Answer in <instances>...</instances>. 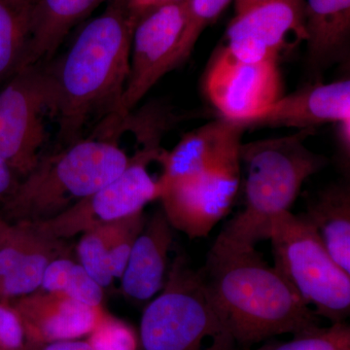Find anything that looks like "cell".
Masks as SVG:
<instances>
[{
  "mask_svg": "<svg viewBox=\"0 0 350 350\" xmlns=\"http://www.w3.org/2000/svg\"><path fill=\"white\" fill-rule=\"evenodd\" d=\"M21 179L5 159L0 155V204H4L14 194Z\"/></svg>",
  "mask_w": 350,
  "mask_h": 350,
  "instance_id": "cell-30",
  "label": "cell"
},
{
  "mask_svg": "<svg viewBox=\"0 0 350 350\" xmlns=\"http://www.w3.org/2000/svg\"><path fill=\"white\" fill-rule=\"evenodd\" d=\"M241 165L218 167L163 186L159 200L172 227L191 239L208 236L231 211L241 182Z\"/></svg>",
  "mask_w": 350,
  "mask_h": 350,
  "instance_id": "cell-10",
  "label": "cell"
},
{
  "mask_svg": "<svg viewBox=\"0 0 350 350\" xmlns=\"http://www.w3.org/2000/svg\"><path fill=\"white\" fill-rule=\"evenodd\" d=\"M338 126V147H340V154H342L344 165L347 167L349 165L350 154V118L344 120L337 123Z\"/></svg>",
  "mask_w": 350,
  "mask_h": 350,
  "instance_id": "cell-33",
  "label": "cell"
},
{
  "mask_svg": "<svg viewBox=\"0 0 350 350\" xmlns=\"http://www.w3.org/2000/svg\"><path fill=\"white\" fill-rule=\"evenodd\" d=\"M188 1L155 7L137 20L131 38L130 71L120 107L121 123L157 82L175 69V54L188 19Z\"/></svg>",
  "mask_w": 350,
  "mask_h": 350,
  "instance_id": "cell-9",
  "label": "cell"
},
{
  "mask_svg": "<svg viewBox=\"0 0 350 350\" xmlns=\"http://www.w3.org/2000/svg\"><path fill=\"white\" fill-rule=\"evenodd\" d=\"M52 107L49 63L25 66L0 87V155L20 179L40 160Z\"/></svg>",
  "mask_w": 350,
  "mask_h": 350,
  "instance_id": "cell-7",
  "label": "cell"
},
{
  "mask_svg": "<svg viewBox=\"0 0 350 350\" xmlns=\"http://www.w3.org/2000/svg\"><path fill=\"white\" fill-rule=\"evenodd\" d=\"M287 342H273L257 350H350V327L347 321L317 326L294 334Z\"/></svg>",
  "mask_w": 350,
  "mask_h": 350,
  "instance_id": "cell-23",
  "label": "cell"
},
{
  "mask_svg": "<svg viewBox=\"0 0 350 350\" xmlns=\"http://www.w3.org/2000/svg\"><path fill=\"white\" fill-rule=\"evenodd\" d=\"M291 36L306 40V0H265L234 16L223 49L247 63L278 59Z\"/></svg>",
  "mask_w": 350,
  "mask_h": 350,
  "instance_id": "cell-12",
  "label": "cell"
},
{
  "mask_svg": "<svg viewBox=\"0 0 350 350\" xmlns=\"http://www.w3.org/2000/svg\"><path fill=\"white\" fill-rule=\"evenodd\" d=\"M269 239L273 267L315 314L331 323L345 321L350 313V275L332 258L305 216L291 211L276 216Z\"/></svg>",
  "mask_w": 350,
  "mask_h": 350,
  "instance_id": "cell-6",
  "label": "cell"
},
{
  "mask_svg": "<svg viewBox=\"0 0 350 350\" xmlns=\"http://www.w3.org/2000/svg\"><path fill=\"white\" fill-rule=\"evenodd\" d=\"M338 266L350 275V188L332 183L308 197L301 213Z\"/></svg>",
  "mask_w": 350,
  "mask_h": 350,
  "instance_id": "cell-18",
  "label": "cell"
},
{
  "mask_svg": "<svg viewBox=\"0 0 350 350\" xmlns=\"http://www.w3.org/2000/svg\"><path fill=\"white\" fill-rule=\"evenodd\" d=\"M306 31L313 66L338 61L349 45L350 0H306Z\"/></svg>",
  "mask_w": 350,
  "mask_h": 350,
  "instance_id": "cell-19",
  "label": "cell"
},
{
  "mask_svg": "<svg viewBox=\"0 0 350 350\" xmlns=\"http://www.w3.org/2000/svg\"><path fill=\"white\" fill-rule=\"evenodd\" d=\"M39 234L32 250L10 273L0 278V301L11 304L38 291L48 265L57 258L68 256L66 241Z\"/></svg>",
  "mask_w": 350,
  "mask_h": 350,
  "instance_id": "cell-21",
  "label": "cell"
},
{
  "mask_svg": "<svg viewBox=\"0 0 350 350\" xmlns=\"http://www.w3.org/2000/svg\"><path fill=\"white\" fill-rule=\"evenodd\" d=\"M86 340L93 350H139L135 329L107 312Z\"/></svg>",
  "mask_w": 350,
  "mask_h": 350,
  "instance_id": "cell-27",
  "label": "cell"
},
{
  "mask_svg": "<svg viewBox=\"0 0 350 350\" xmlns=\"http://www.w3.org/2000/svg\"><path fill=\"white\" fill-rule=\"evenodd\" d=\"M350 118V81L313 85L278 100L244 128H295L313 130Z\"/></svg>",
  "mask_w": 350,
  "mask_h": 350,
  "instance_id": "cell-14",
  "label": "cell"
},
{
  "mask_svg": "<svg viewBox=\"0 0 350 350\" xmlns=\"http://www.w3.org/2000/svg\"><path fill=\"white\" fill-rule=\"evenodd\" d=\"M0 350H27L24 324L12 304L0 301Z\"/></svg>",
  "mask_w": 350,
  "mask_h": 350,
  "instance_id": "cell-29",
  "label": "cell"
},
{
  "mask_svg": "<svg viewBox=\"0 0 350 350\" xmlns=\"http://www.w3.org/2000/svg\"><path fill=\"white\" fill-rule=\"evenodd\" d=\"M162 150L158 147L138 152L119 176L94 194L57 217L32 224L44 236L68 241L98 226L142 213L149 202L160 197L158 183L149 174L148 165L158 160Z\"/></svg>",
  "mask_w": 350,
  "mask_h": 350,
  "instance_id": "cell-8",
  "label": "cell"
},
{
  "mask_svg": "<svg viewBox=\"0 0 350 350\" xmlns=\"http://www.w3.org/2000/svg\"><path fill=\"white\" fill-rule=\"evenodd\" d=\"M135 23L126 0H108L103 12L82 27L63 56L49 62L51 116L57 118L64 146L84 138L85 129L96 117L122 124L118 116Z\"/></svg>",
  "mask_w": 350,
  "mask_h": 350,
  "instance_id": "cell-1",
  "label": "cell"
},
{
  "mask_svg": "<svg viewBox=\"0 0 350 350\" xmlns=\"http://www.w3.org/2000/svg\"><path fill=\"white\" fill-rule=\"evenodd\" d=\"M10 227V223L7 222L5 219L0 215V243H1L2 241H3L4 238H5L7 232H8Z\"/></svg>",
  "mask_w": 350,
  "mask_h": 350,
  "instance_id": "cell-35",
  "label": "cell"
},
{
  "mask_svg": "<svg viewBox=\"0 0 350 350\" xmlns=\"http://www.w3.org/2000/svg\"><path fill=\"white\" fill-rule=\"evenodd\" d=\"M126 1H128L131 15L135 20H137L140 16L155 7L172 3V2L180 1V0H126Z\"/></svg>",
  "mask_w": 350,
  "mask_h": 350,
  "instance_id": "cell-32",
  "label": "cell"
},
{
  "mask_svg": "<svg viewBox=\"0 0 350 350\" xmlns=\"http://www.w3.org/2000/svg\"><path fill=\"white\" fill-rule=\"evenodd\" d=\"M206 88L222 118L245 123L280 98L278 59L247 63L222 49L207 71Z\"/></svg>",
  "mask_w": 350,
  "mask_h": 350,
  "instance_id": "cell-11",
  "label": "cell"
},
{
  "mask_svg": "<svg viewBox=\"0 0 350 350\" xmlns=\"http://www.w3.org/2000/svg\"><path fill=\"white\" fill-rule=\"evenodd\" d=\"M19 313L27 345L87 338L103 319V306H89L36 291L12 301Z\"/></svg>",
  "mask_w": 350,
  "mask_h": 350,
  "instance_id": "cell-15",
  "label": "cell"
},
{
  "mask_svg": "<svg viewBox=\"0 0 350 350\" xmlns=\"http://www.w3.org/2000/svg\"><path fill=\"white\" fill-rule=\"evenodd\" d=\"M76 246L78 262L103 289L111 286L115 278L108 257V224L83 232Z\"/></svg>",
  "mask_w": 350,
  "mask_h": 350,
  "instance_id": "cell-24",
  "label": "cell"
},
{
  "mask_svg": "<svg viewBox=\"0 0 350 350\" xmlns=\"http://www.w3.org/2000/svg\"><path fill=\"white\" fill-rule=\"evenodd\" d=\"M36 0H0V87L24 66Z\"/></svg>",
  "mask_w": 350,
  "mask_h": 350,
  "instance_id": "cell-20",
  "label": "cell"
},
{
  "mask_svg": "<svg viewBox=\"0 0 350 350\" xmlns=\"http://www.w3.org/2000/svg\"><path fill=\"white\" fill-rule=\"evenodd\" d=\"M199 271L241 349L319 326L312 308L256 250L238 253L211 250Z\"/></svg>",
  "mask_w": 350,
  "mask_h": 350,
  "instance_id": "cell-2",
  "label": "cell"
},
{
  "mask_svg": "<svg viewBox=\"0 0 350 350\" xmlns=\"http://www.w3.org/2000/svg\"><path fill=\"white\" fill-rule=\"evenodd\" d=\"M144 211L108 224V257L115 280H120L126 268L129 257L145 222Z\"/></svg>",
  "mask_w": 350,
  "mask_h": 350,
  "instance_id": "cell-26",
  "label": "cell"
},
{
  "mask_svg": "<svg viewBox=\"0 0 350 350\" xmlns=\"http://www.w3.org/2000/svg\"><path fill=\"white\" fill-rule=\"evenodd\" d=\"M139 350H241L199 269L178 252L167 282L140 320Z\"/></svg>",
  "mask_w": 350,
  "mask_h": 350,
  "instance_id": "cell-5",
  "label": "cell"
},
{
  "mask_svg": "<svg viewBox=\"0 0 350 350\" xmlns=\"http://www.w3.org/2000/svg\"><path fill=\"white\" fill-rule=\"evenodd\" d=\"M40 234L32 223L11 224L5 238L0 243V278L6 275L32 250Z\"/></svg>",
  "mask_w": 350,
  "mask_h": 350,
  "instance_id": "cell-28",
  "label": "cell"
},
{
  "mask_svg": "<svg viewBox=\"0 0 350 350\" xmlns=\"http://www.w3.org/2000/svg\"><path fill=\"white\" fill-rule=\"evenodd\" d=\"M312 131L241 144V163L247 172L245 206L225 225L211 251L254 250L260 241L269 239L273 219L290 211L306 179L328 163L325 157L306 146Z\"/></svg>",
  "mask_w": 350,
  "mask_h": 350,
  "instance_id": "cell-3",
  "label": "cell"
},
{
  "mask_svg": "<svg viewBox=\"0 0 350 350\" xmlns=\"http://www.w3.org/2000/svg\"><path fill=\"white\" fill-rule=\"evenodd\" d=\"M244 131L239 122L221 118L184 135L172 150H162L157 160L163 167L159 190L178 179L241 163Z\"/></svg>",
  "mask_w": 350,
  "mask_h": 350,
  "instance_id": "cell-13",
  "label": "cell"
},
{
  "mask_svg": "<svg viewBox=\"0 0 350 350\" xmlns=\"http://www.w3.org/2000/svg\"><path fill=\"white\" fill-rule=\"evenodd\" d=\"M265 1V0H234V16L248 10L260 2Z\"/></svg>",
  "mask_w": 350,
  "mask_h": 350,
  "instance_id": "cell-34",
  "label": "cell"
},
{
  "mask_svg": "<svg viewBox=\"0 0 350 350\" xmlns=\"http://www.w3.org/2000/svg\"><path fill=\"white\" fill-rule=\"evenodd\" d=\"M232 0H189L188 19L182 32L174 59V68L192 54L198 39L213 21L217 19Z\"/></svg>",
  "mask_w": 350,
  "mask_h": 350,
  "instance_id": "cell-25",
  "label": "cell"
},
{
  "mask_svg": "<svg viewBox=\"0 0 350 350\" xmlns=\"http://www.w3.org/2000/svg\"><path fill=\"white\" fill-rule=\"evenodd\" d=\"M38 291L61 295L89 306H101L105 299V289L79 262L68 256L57 258L48 265Z\"/></svg>",
  "mask_w": 350,
  "mask_h": 350,
  "instance_id": "cell-22",
  "label": "cell"
},
{
  "mask_svg": "<svg viewBox=\"0 0 350 350\" xmlns=\"http://www.w3.org/2000/svg\"><path fill=\"white\" fill-rule=\"evenodd\" d=\"M174 230L162 207L146 219L120 278L126 298L145 303L162 291L169 275Z\"/></svg>",
  "mask_w": 350,
  "mask_h": 350,
  "instance_id": "cell-16",
  "label": "cell"
},
{
  "mask_svg": "<svg viewBox=\"0 0 350 350\" xmlns=\"http://www.w3.org/2000/svg\"><path fill=\"white\" fill-rule=\"evenodd\" d=\"M131 161L117 137L94 133L82 138L41 156L2 204L0 215L10 224L51 220L116 178Z\"/></svg>",
  "mask_w": 350,
  "mask_h": 350,
  "instance_id": "cell-4",
  "label": "cell"
},
{
  "mask_svg": "<svg viewBox=\"0 0 350 350\" xmlns=\"http://www.w3.org/2000/svg\"><path fill=\"white\" fill-rule=\"evenodd\" d=\"M108 0H36L24 66L49 63L71 29Z\"/></svg>",
  "mask_w": 350,
  "mask_h": 350,
  "instance_id": "cell-17",
  "label": "cell"
},
{
  "mask_svg": "<svg viewBox=\"0 0 350 350\" xmlns=\"http://www.w3.org/2000/svg\"><path fill=\"white\" fill-rule=\"evenodd\" d=\"M27 350H93L87 340L73 338V340H54V342H40L27 345Z\"/></svg>",
  "mask_w": 350,
  "mask_h": 350,
  "instance_id": "cell-31",
  "label": "cell"
}]
</instances>
